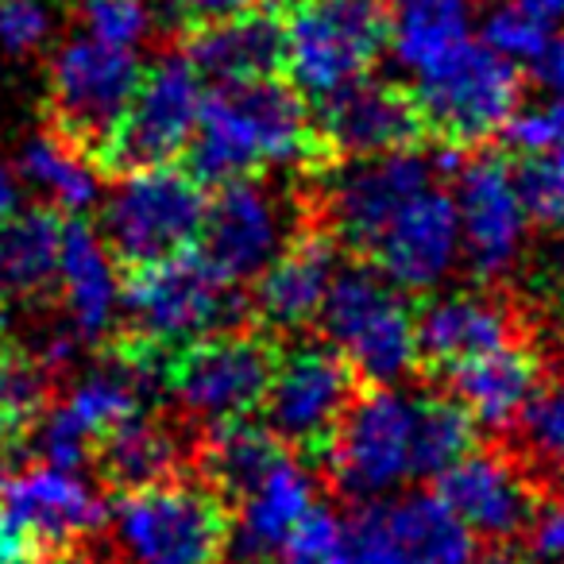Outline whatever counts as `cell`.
Here are the masks:
<instances>
[{
  "label": "cell",
  "mask_w": 564,
  "mask_h": 564,
  "mask_svg": "<svg viewBox=\"0 0 564 564\" xmlns=\"http://www.w3.org/2000/svg\"><path fill=\"white\" fill-rule=\"evenodd\" d=\"M186 151V171L202 186L259 178L271 166H291L306 178H322L337 163L317 135L306 97L274 74L236 86H213Z\"/></svg>",
  "instance_id": "obj_1"
},
{
  "label": "cell",
  "mask_w": 564,
  "mask_h": 564,
  "mask_svg": "<svg viewBox=\"0 0 564 564\" xmlns=\"http://www.w3.org/2000/svg\"><path fill=\"white\" fill-rule=\"evenodd\" d=\"M232 533V507L205 479L163 476L128 487L112 502L120 564H220Z\"/></svg>",
  "instance_id": "obj_2"
},
{
  "label": "cell",
  "mask_w": 564,
  "mask_h": 564,
  "mask_svg": "<svg viewBox=\"0 0 564 564\" xmlns=\"http://www.w3.org/2000/svg\"><path fill=\"white\" fill-rule=\"evenodd\" d=\"M279 356V333L259 322L220 325L166 356L163 391L205 425L251 417L263 406Z\"/></svg>",
  "instance_id": "obj_3"
},
{
  "label": "cell",
  "mask_w": 564,
  "mask_h": 564,
  "mask_svg": "<svg viewBox=\"0 0 564 564\" xmlns=\"http://www.w3.org/2000/svg\"><path fill=\"white\" fill-rule=\"evenodd\" d=\"M120 314L128 317L132 337L174 352L202 333L243 322L251 310L236 294V282L189 248L155 263L128 267V279L120 282Z\"/></svg>",
  "instance_id": "obj_4"
},
{
  "label": "cell",
  "mask_w": 564,
  "mask_h": 564,
  "mask_svg": "<svg viewBox=\"0 0 564 564\" xmlns=\"http://www.w3.org/2000/svg\"><path fill=\"white\" fill-rule=\"evenodd\" d=\"M279 17L282 70L314 105L368 78L391 40L379 0H294Z\"/></svg>",
  "instance_id": "obj_5"
},
{
  "label": "cell",
  "mask_w": 564,
  "mask_h": 564,
  "mask_svg": "<svg viewBox=\"0 0 564 564\" xmlns=\"http://www.w3.org/2000/svg\"><path fill=\"white\" fill-rule=\"evenodd\" d=\"M317 322L364 383L394 387L417 371L414 306L371 263H352L333 274Z\"/></svg>",
  "instance_id": "obj_6"
},
{
  "label": "cell",
  "mask_w": 564,
  "mask_h": 564,
  "mask_svg": "<svg viewBox=\"0 0 564 564\" xmlns=\"http://www.w3.org/2000/svg\"><path fill=\"white\" fill-rule=\"evenodd\" d=\"M422 117L425 140L437 148L471 151L499 135L507 117L518 109L522 78L518 63L502 58L487 43H460L448 58L417 74L410 89Z\"/></svg>",
  "instance_id": "obj_7"
},
{
  "label": "cell",
  "mask_w": 564,
  "mask_h": 564,
  "mask_svg": "<svg viewBox=\"0 0 564 564\" xmlns=\"http://www.w3.org/2000/svg\"><path fill=\"white\" fill-rule=\"evenodd\" d=\"M205 209V186L174 163L124 171L105 197V248L124 267L178 256L197 248Z\"/></svg>",
  "instance_id": "obj_8"
},
{
  "label": "cell",
  "mask_w": 564,
  "mask_h": 564,
  "mask_svg": "<svg viewBox=\"0 0 564 564\" xmlns=\"http://www.w3.org/2000/svg\"><path fill=\"white\" fill-rule=\"evenodd\" d=\"M360 387L364 379L337 348H291L279 356V368H274L263 406H259L263 425L306 468H322Z\"/></svg>",
  "instance_id": "obj_9"
},
{
  "label": "cell",
  "mask_w": 564,
  "mask_h": 564,
  "mask_svg": "<svg viewBox=\"0 0 564 564\" xmlns=\"http://www.w3.org/2000/svg\"><path fill=\"white\" fill-rule=\"evenodd\" d=\"M140 58L128 47H112L94 35L66 40L51 58L47 97L55 132L74 140L82 151L101 159L109 135L117 132L135 86H140ZM101 166V163H97Z\"/></svg>",
  "instance_id": "obj_10"
},
{
  "label": "cell",
  "mask_w": 564,
  "mask_h": 564,
  "mask_svg": "<svg viewBox=\"0 0 564 564\" xmlns=\"http://www.w3.org/2000/svg\"><path fill=\"white\" fill-rule=\"evenodd\" d=\"M205 101V78L186 55H163L140 74L117 132L101 151V171H140L174 163L189 148Z\"/></svg>",
  "instance_id": "obj_11"
},
{
  "label": "cell",
  "mask_w": 564,
  "mask_h": 564,
  "mask_svg": "<svg viewBox=\"0 0 564 564\" xmlns=\"http://www.w3.org/2000/svg\"><path fill=\"white\" fill-rule=\"evenodd\" d=\"M159 391L151 376H143L132 360L120 352L109 356V364L86 371L63 402L43 410L35 417V453L40 460L58 464V468H82L94 460L97 445L117 430L124 417L140 414L143 402Z\"/></svg>",
  "instance_id": "obj_12"
},
{
  "label": "cell",
  "mask_w": 564,
  "mask_h": 564,
  "mask_svg": "<svg viewBox=\"0 0 564 564\" xmlns=\"http://www.w3.org/2000/svg\"><path fill=\"white\" fill-rule=\"evenodd\" d=\"M414 394L371 383L356 391L325 460L333 484L352 499H379L410 479Z\"/></svg>",
  "instance_id": "obj_13"
},
{
  "label": "cell",
  "mask_w": 564,
  "mask_h": 564,
  "mask_svg": "<svg viewBox=\"0 0 564 564\" xmlns=\"http://www.w3.org/2000/svg\"><path fill=\"white\" fill-rule=\"evenodd\" d=\"M441 174L437 151L425 155L417 148L383 151V155H364L352 163H333L322 178H329V232L356 256H368L383 225L417 194L433 186Z\"/></svg>",
  "instance_id": "obj_14"
},
{
  "label": "cell",
  "mask_w": 564,
  "mask_h": 564,
  "mask_svg": "<svg viewBox=\"0 0 564 564\" xmlns=\"http://www.w3.org/2000/svg\"><path fill=\"white\" fill-rule=\"evenodd\" d=\"M348 533L360 564H479L471 530L437 495L368 499Z\"/></svg>",
  "instance_id": "obj_15"
},
{
  "label": "cell",
  "mask_w": 564,
  "mask_h": 564,
  "mask_svg": "<svg viewBox=\"0 0 564 564\" xmlns=\"http://www.w3.org/2000/svg\"><path fill=\"white\" fill-rule=\"evenodd\" d=\"M0 518L43 556L94 538L109 522V507L78 468L40 460L0 479Z\"/></svg>",
  "instance_id": "obj_16"
},
{
  "label": "cell",
  "mask_w": 564,
  "mask_h": 564,
  "mask_svg": "<svg viewBox=\"0 0 564 564\" xmlns=\"http://www.w3.org/2000/svg\"><path fill=\"white\" fill-rule=\"evenodd\" d=\"M456 220L460 248L479 279H495L518 259L530 228L522 186L502 151H479L456 166Z\"/></svg>",
  "instance_id": "obj_17"
},
{
  "label": "cell",
  "mask_w": 564,
  "mask_h": 564,
  "mask_svg": "<svg viewBox=\"0 0 564 564\" xmlns=\"http://www.w3.org/2000/svg\"><path fill=\"white\" fill-rule=\"evenodd\" d=\"M294 209L259 178H240L220 186L209 202L197 236V251L225 274L228 282H248L279 256L294 232Z\"/></svg>",
  "instance_id": "obj_18"
},
{
  "label": "cell",
  "mask_w": 564,
  "mask_h": 564,
  "mask_svg": "<svg viewBox=\"0 0 564 564\" xmlns=\"http://www.w3.org/2000/svg\"><path fill=\"white\" fill-rule=\"evenodd\" d=\"M433 495L468 525L471 538L491 545H510L541 510L533 479H525L514 456L499 448H468L441 471Z\"/></svg>",
  "instance_id": "obj_19"
},
{
  "label": "cell",
  "mask_w": 564,
  "mask_h": 564,
  "mask_svg": "<svg viewBox=\"0 0 564 564\" xmlns=\"http://www.w3.org/2000/svg\"><path fill=\"white\" fill-rule=\"evenodd\" d=\"M460 251L456 202L437 182L417 189L383 225L364 263L376 267L399 291H430L448 274Z\"/></svg>",
  "instance_id": "obj_20"
},
{
  "label": "cell",
  "mask_w": 564,
  "mask_h": 564,
  "mask_svg": "<svg viewBox=\"0 0 564 564\" xmlns=\"http://www.w3.org/2000/svg\"><path fill=\"white\" fill-rule=\"evenodd\" d=\"M314 128L337 163L417 148L425 140L414 94L406 86H394V82L371 78H360L317 101Z\"/></svg>",
  "instance_id": "obj_21"
},
{
  "label": "cell",
  "mask_w": 564,
  "mask_h": 564,
  "mask_svg": "<svg viewBox=\"0 0 564 564\" xmlns=\"http://www.w3.org/2000/svg\"><path fill=\"white\" fill-rule=\"evenodd\" d=\"M337 274V236L322 220H306L282 243L279 256L256 274L251 322L271 333L306 329L322 314L325 291Z\"/></svg>",
  "instance_id": "obj_22"
},
{
  "label": "cell",
  "mask_w": 564,
  "mask_h": 564,
  "mask_svg": "<svg viewBox=\"0 0 564 564\" xmlns=\"http://www.w3.org/2000/svg\"><path fill=\"white\" fill-rule=\"evenodd\" d=\"M514 310L495 294H445L414 310L417 376L441 379L471 356L514 340Z\"/></svg>",
  "instance_id": "obj_23"
},
{
  "label": "cell",
  "mask_w": 564,
  "mask_h": 564,
  "mask_svg": "<svg viewBox=\"0 0 564 564\" xmlns=\"http://www.w3.org/2000/svg\"><path fill=\"white\" fill-rule=\"evenodd\" d=\"M182 55L213 86L271 78L282 70V17L271 4L197 24Z\"/></svg>",
  "instance_id": "obj_24"
},
{
  "label": "cell",
  "mask_w": 564,
  "mask_h": 564,
  "mask_svg": "<svg viewBox=\"0 0 564 564\" xmlns=\"http://www.w3.org/2000/svg\"><path fill=\"white\" fill-rule=\"evenodd\" d=\"M314 502L317 484L310 468L286 456L232 507L240 518L232 522L225 556H232L236 564H271L282 541L291 538V530Z\"/></svg>",
  "instance_id": "obj_25"
},
{
  "label": "cell",
  "mask_w": 564,
  "mask_h": 564,
  "mask_svg": "<svg viewBox=\"0 0 564 564\" xmlns=\"http://www.w3.org/2000/svg\"><path fill=\"white\" fill-rule=\"evenodd\" d=\"M58 294L70 333L82 345H97L117 329L120 317V279L117 259L89 225L74 220L63 228V256H58Z\"/></svg>",
  "instance_id": "obj_26"
},
{
  "label": "cell",
  "mask_w": 564,
  "mask_h": 564,
  "mask_svg": "<svg viewBox=\"0 0 564 564\" xmlns=\"http://www.w3.org/2000/svg\"><path fill=\"white\" fill-rule=\"evenodd\" d=\"M448 383V394L476 417V425L487 430H507L518 417L522 402L541 383V356L522 340H507L499 348L471 356L441 376Z\"/></svg>",
  "instance_id": "obj_27"
},
{
  "label": "cell",
  "mask_w": 564,
  "mask_h": 564,
  "mask_svg": "<svg viewBox=\"0 0 564 564\" xmlns=\"http://www.w3.org/2000/svg\"><path fill=\"white\" fill-rule=\"evenodd\" d=\"M286 456L291 453L267 425L251 422V417H228V422L205 425L194 464L197 479H205L228 507H236Z\"/></svg>",
  "instance_id": "obj_28"
},
{
  "label": "cell",
  "mask_w": 564,
  "mask_h": 564,
  "mask_svg": "<svg viewBox=\"0 0 564 564\" xmlns=\"http://www.w3.org/2000/svg\"><path fill=\"white\" fill-rule=\"evenodd\" d=\"M63 228L51 205L17 209L0 225V299L35 302L55 291Z\"/></svg>",
  "instance_id": "obj_29"
},
{
  "label": "cell",
  "mask_w": 564,
  "mask_h": 564,
  "mask_svg": "<svg viewBox=\"0 0 564 564\" xmlns=\"http://www.w3.org/2000/svg\"><path fill=\"white\" fill-rule=\"evenodd\" d=\"M17 178L47 197L51 209L86 213L101 197V166L89 151H82L74 140L58 135L55 128L43 135H32L20 151Z\"/></svg>",
  "instance_id": "obj_30"
},
{
  "label": "cell",
  "mask_w": 564,
  "mask_h": 564,
  "mask_svg": "<svg viewBox=\"0 0 564 564\" xmlns=\"http://www.w3.org/2000/svg\"><path fill=\"white\" fill-rule=\"evenodd\" d=\"M94 460H97V468H101L105 484H112L117 491L155 484V479L178 471V464H182L178 433L166 422H159V417H151L148 410H140V414L124 417V422L97 445Z\"/></svg>",
  "instance_id": "obj_31"
},
{
  "label": "cell",
  "mask_w": 564,
  "mask_h": 564,
  "mask_svg": "<svg viewBox=\"0 0 564 564\" xmlns=\"http://www.w3.org/2000/svg\"><path fill=\"white\" fill-rule=\"evenodd\" d=\"M468 0H402L399 20L391 24V47L406 70L422 74L471 40Z\"/></svg>",
  "instance_id": "obj_32"
},
{
  "label": "cell",
  "mask_w": 564,
  "mask_h": 564,
  "mask_svg": "<svg viewBox=\"0 0 564 564\" xmlns=\"http://www.w3.org/2000/svg\"><path fill=\"white\" fill-rule=\"evenodd\" d=\"M476 417L453 394H414L410 433V479H437L448 464L476 448Z\"/></svg>",
  "instance_id": "obj_33"
},
{
  "label": "cell",
  "mask_w": 564,
  "mask_h": 564,
  "mask_svg": "<svg viewBox=\"0 0 564 564\" xmlns=\"http://www.w3.org/2000/svg\"><path fill=\"white\" fill-rule=\"evenodd\" d=\"M564 0H502L487 17L484 43L510 63H533L556 40Z\"/></svg>",
  "instance_id": "obj_34"
},
{
  "label": "cell",
  "mask_w": 564,
  "mask_h": 564,
  "mask_svg": "<svg viewBox=\"0 0 564 564\" xmlns=\"http://www.w3.org/2000/svg\"><path fill=\"white\" fill-rule=\"evenodd\" d=\"M271 564H360V556H356L348 525L329 507L314 502L291 530V538L282 541Z\"/></svg>",
  "instance_id": "obj_35"
},
{
  "label": "cell",
  "mask_w": 564,
  "mask_h": 564,
  "mask_svg": "<svg viewBox=\"0 0 564 564\" xmlns=\"http://www.w3.org/2000/svg\"><path fill=\"white\" fill-rule=\"evenodd\" d=\"M47 376L35 356H0V425L28 433L47 410Z\"/></svg>",
  "instance_id": "obj_36"
},
{
  "label": "cell",
  "mask_w": 564,
  "mask_h": 564,
  "mask_svg": "<svg viewBox=\"0 0 564 564\" xmlns=\"http://www.w3.org/2000/svg\"><path fill=\"white\" fill-rule=\"evenodd\" d=\"M518 433L541 464L564 471V379L533 387L518 410Z\"/></svg>",
  "instance_id": "obj_37"
},
{
  "label": "cell",
  "mask_w": 564,
  "mask_h": 564,
  "mask_svg": "<svg viewBox=\"0 0 564 564\" xmlns=\"http://www.w3.org/2000/svg\"><path fill=\"white\" fill-rule=\"evenodd\" d=\"M514 174L530 220L553 228V232H564V140H556L545 155L522 159Z\"/></svg>",
  "instance_id": "obj_38"
},
{
  "label": "cell",
  "mask_w": 564,
  "mask_h": 564,
  "mask_svg": "<svg viewBox=\"0 0 564 564\" xmlns=\"http://www.w3.org/2000/svg\"><path fill=\"white\" fill-rule=\"evenodd\" d=\"M82 24L94 40L135 51L151 32V9L148 0H82Z\"/></svg>",
  "instance_id": "obj_39"
},
{
  "label": "cell",
  "mask_w": 564,
  "mask_h": 564,
  "mask_svg": "<svg viewBox=\"0 0 564 564\" xmlns=\"http://www.w3.org/2000/svg\"><path fill=\"white\" fill-rule=\"evenodd\" d=\"M55 32L51 0H0V51L32 55Z\"/></svg>",
  "instance_id": "obj_40"
},
{
  "label": "cell",
  "mask_w": 564,
  "mask_h": 564,
  "mask_svg": "<svg viewBox=\"0 0 564 564\" xmlns=\"http://www.w3.org/2000/svg\"><path fill=\"white\" fill-rule=\"evenodd\" d=\"M499 132H502V140H507V148L522 159L545 155L556 140H564V124L541 101L525 105V109H514Z\"/></svg>",
  "instance_id": "obj_41"
},
{
  "label": "cell",
  "mask_w": 564,
  "mask_h": 564,
  "mask_svg": "<svg viewBox=\"0 0 564 564\" xmlns=\"http://www.w3.org/2000/svg\"><path fill=\"white\" fill-rule=\"evenodd\" d=\"M533 78L541 86V105L564 124V40H553L533 58Z\"/></svg>",
  "instance_id": "obj_42"
},
{
  "label": "cell",
  "mask_w": 564,
  "mask_h": 564,
  "mask_svg": "<svg viewBox=\"0 0 564 564\" xmlns=\"http://www.w3.org/2000/svg\"><path fill=\"white\" fill-rule=\"evenodd\" d=\"M530 530H533V553L541 561H564V502L538 510Z\"/></svg>",
  "instance_id": "obj_43"
},
{
  "label": "cell",
  "mask_w": 564,
  "mask_h": 564,
  "mask_svg": "<svg viewBox=\"0 0 564 564\" xmlns=\"http://www.w3.org/2000/svg\"><path fill=\"white\" fill-rule=\"evenodd\" d=\"M259 4H271V0H171V12L178 20H186L189 28L209 24V20L232 17L243 9H259Z\"/></svg>",
  "instance_id": "obj_44"
},
{
  "label": "cell",
  "mask_w": 564,
  "mask_h": 564,
  "mask_svg": "<svg viewBox=\"0 0 564 564\" xmlns=\"http://www.w3.org/2000/svg\"><path fill=\"white\" fill-rule=\"evenodd\" d=\"M20 209V178L4 159H0V225Z\"/></svg>",
  "instance_id": "obj_45"
},
{
  "label": "cell",
  "mask_w": 564,
  "mask_h": 564,
  "mask_svg": "<svg viewBox=\"0 0 564 564\" xmlns=\"http://www.w3.org/2000/svg\"><path fill=\"white\" fill-rule=\"evenodd\" d=\"M17 441H20L17 433L0 425V479L9 476V453H12V445H17Z\"/></svg>",
  "instance_id": "obj_46"
},
{
  "label": "cell",
  "mask_w": 564,
  "mask_h": 564,
  "mask_svg": "<svg viewBox=\"0 0 564 564\" xmlns=\"http://www.w3.org/2000/svg\"><path fill=\"white\" fill-rule=\"evenodd\" d=\"M4 333H9V314H4V299H0V345H4Z\"/></svg>",
  "instance_id": "obj_47"
},
{
  "label": "cell",
  "mask_w": 564,
  "mask_h": 564,
  "mask_svg": "<svg viewBox=\"0 0 564 564\" xmlns=\"http://www.w3.org/2000/svg\"><path fill=\"white\" fill-rule=\"evenodd\" d=\"M495 564H530V561H522V556H510V553H502Z\"/></svg>",
  "instance_id": "obj_48"
},
{
  "label": "cell",
  "mask_w": 564,
  "mask_h": 564,
  "mask_svg": "<svg viewBox=\"0 0 564 564\" xmlns=\"http://www.w3.org/2000/svg\"><path fill=\"white\" fill-rule=\"evenodd\" d=\"M32 564H78V561H66V556H51V561H43L40 556V561H32Z\"/></svg>",
  "instance_id": "obj_49"
},
{
  "label": "cell",
  "mask_w": 564,
  "mask_h": 564,
  "mask_svg": "<svg viewBox=\"0 0 564 564\" xmlns=\"http://www.w3.org/2000/svg\"><path fill=\"white\" fill-rule=\"evenodd\" d=\"M383 4H402V0H383Z\"/></svg>",
  "instance_id": "obj_50"
}]
</instances>
